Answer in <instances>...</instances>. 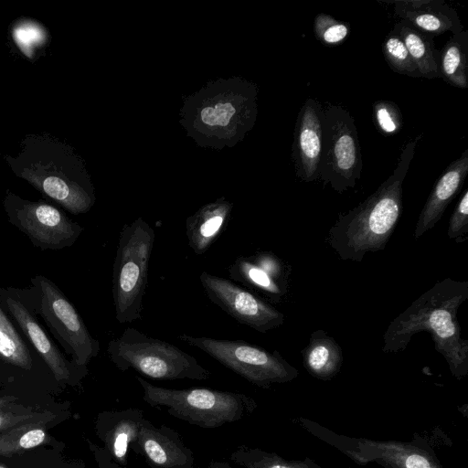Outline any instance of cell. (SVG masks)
<instances>
[{
	"instance_id": "obj_1",
	"label": "cell",
	"mask_w": 468,
	"mask_h": 468,
	"mask_svg": "<svg viewBox=\"0 0 468 468\" xmlns=\"http://www.w3.org/2000/svg\"><path fill=\"white\" fill-rule=\"evenodd\" d=\"M467 298L468 282L451 278L437 282L389 324L382 351H403L413 335L428 332L452 375L461 380L468 374V341L461 336L457 312Z\"/></svg>"
},
{
	"instance_id": "obj_2",
	"label": "cell",
	"mask_w": 468,
	"mask_h": 468,
	"mask_svg": "<svg viewBox=\"0 0 468 468\" xmlns=\"http://www.w3.org/2000/svg\"><path fill=\"white\" fill-rule=\"evenodd\" d=\"M421 134L403 148L392 175L329 229V246L343 261L361 262L368 252L386 248L402 212V185Z\"/></svg>"
},
{
	"instance_id": "obj_3",
	"label": "cell",
	"mask_w": 468,
	"mask_h": 468,
	"mask_svg": "<svg viewBox=\"0 0 468 468\" xmlns=\"http://www.w3.org/2000/svg\"><path fill=\"white\" fill-rule=\"evenodd\" d=\"M257 94L255 84L243 79L212 81L186 99L180 122L200 146L232 147L255 123Z\"/></svg>"
},
{
	"instance_id": "obj_4",
	"label": "cell",
	"mask_w": 468,
	"mask_h": 468,
	"mask_svg": "<svg viewBox=\"0 0 468 468\" xmlns=\"http://www.w3.org/2000/svg\"><path fill=\"white\" fill-rule=\"evenodd\" d=\"M7 162L15 174L74 215L95 202L90 176L71 147L53 138L28 136L22 152Z\"/></svg>"
},
{
	"instance_id": "obj_5",
	"label": "cell",
	"mask_w": 468,
	"mask_h": 468,
	"mask_svg": "<svg viewBox=\"0 0 468 468\" xmlns=\"http://www.w3.org/2000/svg\"><path fill=\"white\" fill-rule=\"evenodd\" d=\"M136 380L145 403L165 408L171 416L204 429H215L239 420L256 407L255 401L243 393L206 388H163L140 376H136Z\"/></svg>"
},
{
	"instance_id": "obj_6",
	"label": "cell",
	"mask_w": 468,
	"mask_h": 468,
	"mask_svg": "<svg viewBox=\"0 0 468 468\" xmlns=\"http://www.w3.org/2000/svg\"><path fill=\"white\" fill-rule=\"evenodd\" d=\"M107 355L119 370L133 369L154 379L206 380L211 376L188 353L133 327L109 342Z\"/></svg>"
},
{
	"instance_id": "obj_7",
	"label": "cell",
	"mask_w": 468,
	"mask_h": 468,
	"mask_svg": "<svg viewBox=\"0 0 468 468\" xmlns=\"http://www.w3.org/2000/svg\"><path fill=\"white\" fill-rule=\"evenodd\" d=\"M154 239V229L142 218L124 224L120 231L112 270V298L120 324L142 318Z\"/></svg>"
},
{
	"instance_id": "obj_8",
	"label": "cell",
	"mask_w": 468,
	"mask_h": 468,
	"mask_svg": "<svg viewBox=\"0 0 468 468\" xmlns=\"http://www.w3.org/2000/svg\"><path fill=\"white\" fill-rule=\"evenodd\" d=\"M178 339L202 350L259 388H269L273 384L287 383L299 375L298 370L278 351L270 352L243 340L215 339L186 334L179 335Z\"/></svg>"
},
{
	"instance_id": "obj_9",
	"label": "cell",
	"mask_w": 468,
	"mask_h": 468,
	"mask_svg": "<svg viewBox=\"0 0 468 468\" xmlns=\"http://www.w3.org/2000/svg\"><path fill=\"white\" fill-rule=\"evenodd\" d=\"M323 143L319 178L342 193L360 178L362 159L358 133L349 112L334 104L323 108Z\"/></svg>"
},
{
	"instance_id": "obj_10",
	"label": "cell",
	"mask_w": 468,
	"mask_h": 468,
	"mask_svg": "<svg viewBox=\"0 0 468 468\" xmlns=\"http://www.w3.org/2000/svg\"><path fill=\"white\" fill-rule=\"evenodd\" d=\"M308 430L358 464L375 462L384 468H443L431 447L420 440L397 441L348 438L316 423H311Z\"/></svg>"
},
{
	"instance_id": "obj_11",
	"label": "cell",
	"mask_w": 468,
	"mask_h": 468,
	"mask_svg": "<svg viewBox=\"0 0 468 468\" xmlns=\"http://www.w3.org/2000/svg\"><path fill=\"white\" fill-rule=\"evenodd\" d=\"M5 207L9 220L42 249L71 246L82 231L78 223L45 202L28 201L8 193Z\"/></svg>"
},
{
	"instance_id": "obj_12",
	"label": "cell",
	"mask_w": 468,
	"mask_h": 468,
	"mask_svg": "<svg viewBox=\"0 0 468 468\" xmlns=\"http://www.w3.org/2000/svg\"><path fill=\"white\" fill-rule=\"evenodd\" d=\"M36 280L40 289V314L68 346L75 365L85 367L98 355L99 341L91 336L74 306L52 282L43 276Z\"/></svg>"
},
{
	"instance_id": "obj_13",
	"label": "cell",
	"mask_w": 468,
	"mask_h": 468,
	"mask_svg": "<svg viewBox=\"0 0 468 468\" xmlns=\"http://www.w3.org/2000/svg\"><path fill=\"white\" fill-rule=\"evenodd\" d=\"M199 280L207 298L239 324L266 333L281 326L284 315L231 280L202 271Z\"/></svg>"
},
{
	"instance_id": "obj_14",
	"label": "cell",
	"mask_w": 468,
	"mask_h": 468,
	"mask_svg": "<svg viewBox=\"0 0 468 468\" xmlns=\"http://www.w3.org/2000/svg\"><path fill=\"white\" fill-rule=\"evenodd\" d=\"M323 107L314 99L302 106L295 126L292 158L296 175L304 182L319 178L323 143Z\"/></svg>"
},
{
	"instance_id": "obj_15",
	"label": "cell",
	"mask_w": 468,
	"mask_h": 468,
	"mask_svg": "<svg viewBox=\"0 0 468 468\" xmlns=\"http://www.w3.org/2000/svg\"><path fill=\"white\" fill-rule=\"evenodd\" d=\"M131 446L152 468H195L193 452L166 425L155 426L145 419Z\"/></svg>"
},
{
	"instance_id": "obj_16",
	"label": "cell",
	"mask_w": 468,
	"mask_h": 468,
	"mask_svg": "<svg viewBox=\"0 0 468 468\" xmlns=\"http://www.w3.org/2000/svg\"><path fill=\"white\" fill-rule=\"evenodd\" d=\"M394 5L395 14L419 30L431 36L447 31L457 34L463 26L455 11L443 0H400L388 2Z\"/></svg>"
},
{
	"instance_id": "obj_17",
	"label": "cell",
	"mask_w": 468,
	"mask_h": 468,
	"mask_svg": "<svg viewBox=\"0 0 468 468\" xmlns=\"http://www.w3.org/2000/svg\"><path fill=\"white\" fill-rule=\"evenodd\" d=\"M467 174L468 149L452 162L438 179L417 220L415 239L431 229L441 219L450 202L461 190Z\"/></svg>"
},
{
	"instance_id": "obj_18",
	"label": "cell",
	"mask_w": 468,
	"mask_h": 468,
	"mask_svg": "<svg viewBox=\"0 0 468 468\" xmlns=\"http://www.w3.org/2000/svg\"><path fill=\"white\" fill-rule=\"evenodd\" d=\"M233 204L225 197L207 203L186 221L188 245L197 255L205 253L226 228Z\"/></svg>"
},
{
	"instance_id": "obj_19",
	"label": "cell",
	"mask_w": 468,
	"mask_h": 468,
	"mask_svg": "<svg viewBox=\"0 0 468 468\" xmlns=\"http://www.w3.org/2000/svg\"><path fill=\"white\" fill-rule=\"evenodd\" d=\"M144 420V410L136 408L105 413L100 436L118 464L127 465L129 448L136 441Z\"/></svg>"
},
{
	"instance_id": "obj_20",
	"label": "cell",
	"mask_w": 468,
	"mask_h": 468,
	"mask_svg": "<svg viewBox=\"0 0 468 468\" xmlns=\"http://www.w3.org/2000/svg\"><path fill=\"white\" fill-rule=\"evenodd\" d=\"M5 305L58 381H68L70 370L60 351L48 337L37 319L22 302L5 298Z\"/></svg>"
},
{
	"instance_id": "obj_21",
	"label": "cell",
	"mask_w": 468,
	"mask_h": 468,
	"mask_svg": "<svg viewBox=\"0 0 468 468\" xmlns=\"http://www.w3.org/2000/svg\"><path fill=\"white\" fill-rule=\"evenodd\" d=\"M302 355L305 369L320 380H330L335 377L344 361L338 343L322 330L312 333Z\"/></svg>"
},
{
	"instance_id": "obj_22",
	"label": "cell",
	"mask_w": 468,
	"mask_h": 468,
	"mask_svg": "<svg viewBox=\"0 0 468 468\" xmlns=\"http://www.w3.org/2000/svg\"><path fill=\"white\" fill-rule=\"evenodd\" d=\"M393 31L402 38L420 77L439 78V51L434 48L433 36L419 30L402 19L395 24Z\"/></svg>"
},
{
	"instance_id": "obj_23",
	"label": "cell",
	"mask_w": 468,
	"mask_h": 468,
	"mask_svg": "<svg viewBox=\"0 0 468 468\" xmlns=\"http://www.w3.org/2000/svg\"><path fill=\"white\" fill-rule=\"evenodd\" d=\"M440 78L452 86L465 89L468 86V32L452 35L438 56Z\"/></svg>"
},
{
	"instance_id": "obj_24",
	"label": "cell",
	"mask_w": 468,
	"mask_h": 468,
	"mask_svg": "<svg viewBox=\"0 0 468 468\" xmlns=\"http://www.w3.org/2000/svg\"><path fill=\"white\" fill-rule=\"evenodd\" d=\"M231 280L261 291L272 300L284 293V284L276 280L266 270L258 265L250 256L238 257L229 267Z\"/></svg>"
},
{
	"instance_id": "obj_25",
	"label": "cell",
	"mask_w": 468,
	"mask_h": 468,
	"mask_svg": "<svg viewBox=\"0 0 468 468\" xmlns=\"http://www.w3.org/2000/svg\"><path fill=\"white\" fill-rule=\"evenodd\" d=\"M45 420L23 422L0 432V455L13 456L46 442L48 433Z\"/></svg>"
},
{
	"instance_id": "obj_26",
	"label": "cell",
	"mask_w": 468,
	"mask_h": 468,
	"mask_svg": "<svg viewBox=\"0 0 468 468\" xmlns=\"http://www.w3.org/2000/svg\"><path fill=\"white\" fill-rule=\"evenodd\" d=\"M234 463L243 468H323L310 458L287 460L275 452L241 445L229 455Z\"/></svg>"
},
{
	"instance_id": "obj_27",
	"label": "cell",
	"mask_w": 468,
	"mask_h": 468,
	"mask_svg": "<svg viewBox=\"0 0 468 468\" xmlns=\"http://www.w3.org/2000/svg\"><path fill=\"white\" fill-rule=\"evenodd\" d=\"M0 358L24 369H30L32 367V357L28 348L1 308Z\"/></svg>"
},
{
	"instance_id": "obj_28",
	"label": "cell",
	"mask_w": 468,
	"mask_h": 468,
	"mask_svg": "<svg viewBox=\"0 0 468 468\" xmlns=\"http://www.w3.org/2000/svg\"><path fill=\"white\" fill-rule=\"evenodd\" d=\"M382 50L387 63L393 71L413 78L420 77L405 43L395 31L392 30L387 35Z\"/></svg>"
},
{
	"instance_id": "obj_29",
	"label": "cell",
	"mask_w": 468,
	"mask_h": 468,
	"mask_svg": "<svg viewBox=\"0 0 468 468\" xmlns=\"http://www.w3.org/2000/svg\"><path fill=\"white\" fill-rule=\"evenodd\" d=\"M16 400L15 397L0 396V432L23 422L50 418L49 413L35 411Z\"/></svg>"
},
{
	"instance_id": "obj_30",
	"label": "cell",
	"mask_w": 468,
	"mask_h": 468,
	"mask_svg": "<svg viewBox=\"0 0 468 468\" xmlns=\"http://www.w3.org/2000/svg\"><path fill=\"white\" fill-rule=\"evenodd\" d=\"M350 28L347 24L327 14H318L314 21L315 37L324 46L339 45L346 40Z\"/></svg>"
},
{
	"instance_id": "obj_31",
	"label": "cell",
	"mask_w": 468,
	"mask_h": 468,
	"mask_svg": "<svg viewBox=\"0 0 468 468\" xmlns=\"http://www.w3.org/2000/svg\"><path fill=\"white\" fill-rule=\"evenodd\" d=\"M373 110L376 123L384 134L391 135L400 131L403 122L397 104L389 101H378L375 102Z\"/></svg>"
},
{
	"instance_id": "obj_32",
	"label": "cell",
	"mask_w": 468,
	"mask_h": 468,
	"mask_svg": "<svg viewBox=\"0 0 468 468\" xmlns=\"http://www.w3.org/2000/svg\"><path fill=\"white\" fill-rule=\"evenodd\" d=\"M44 37L43 29L33 22H22L13 29L14 41L28 58L33 56L35 48L42 44Z\"/></svg>"
},
{
	"instance_id": "obj_33",
	"label": "cell",
	"mask_w": 468,
	"mask_h": 468,
	"mask_svg": "<svg viewBox=\"0 0 468 468\" xmlns=\"http://www.w3.org/2000/svg\"><path fill=\"white\" fill-rule=\"evenodd\" d=\"M468 233V190L466 189L459 200L451 218L447 235L460 243L467 239Z\"/></svg>"
},
{
	"instance_id": "obj_34",
	"label": "cell",
	"mask_w": 468,
	"mask_h": 468,
	"mask_svg": "<svg viewBox=\"0 0 468 468\" xmlns=\"http://www.w3.org/2000/svg\"><path fill=\"white\" fill-rule=\"evenodd\" d=\"M207 468H234L228 462L225 461H213L211 462Z\"/></svg>"
},
{
	"instance_id": "obj_35",
	"label": "cell",
	"mask_w": 468,
	"mask_h": 468,
	"mask_svg": "<svg viewBox=\"0 0 468 468\" xmlns=\"http://www.w3.org/2000/svg\"><path fill=\"white\" fill-rule=\"evenodd\" d=\"M0 468H6V467H5V466H3V465H0Z\"/></svg>"
}]
</instances>
